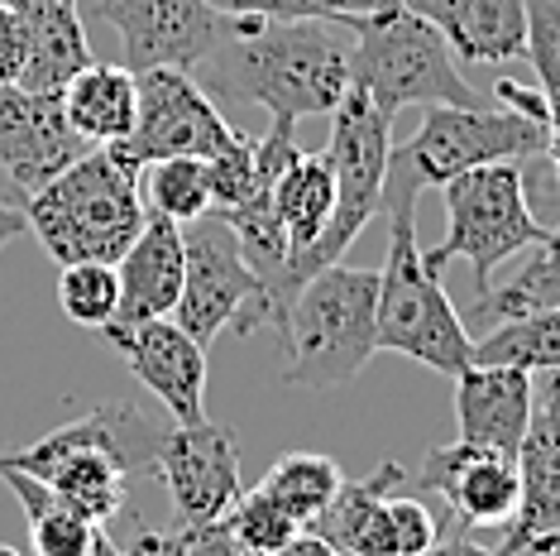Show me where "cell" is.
Masks as SVG:
<instances>
[{"mask_svg": "<svg viewBox=\"0 0 560 556\" xmlns=\"http://www.w3.org/2000/svg\"><path fill=\"white\" fill-rule=\"evenodd\" d=\"M86 154V144L68 130L58 96H34L24 86H0V169L24 197H34L44 183H54L62 169H72Z\"/></svg>", "mask_w": 560, "mask_h": 556, "instance_id": "17", "label": "cell"}, {"mask_svg": "<svg viewBox=\"0 0 560 556\" xmlns=\"http://www.w3.org/2000/svg\"><path fill=\"white\" fill-rule=\"evenodd\" d=\"M24 231H30V221H24V211H15V207H10V201H0V250H5L15 235H24Z\"/></svg>", "mask_w": 560, "mask_h": 556, "instance_id": "42", "label": "cell"}, {"mask_svg": "<svg viewBox=\"0 0 560 556\" xmlns=\"http://www.w3.org/2000/svg\"><path fill=\"white\" fill-rule=\"evenodd\" d=\"M417 197L422 193L412 187H384V207H378L388 211V259L378 269V350H398V356L455 379L475 360V340L445 293L441 269L422 259Z\"/></svg>", "mask_w": 560, "mask_h": 556, "instance_id": "4", "label": "cell"}, {"mask_svg": "<svg viewBox=\"0 0 560 556\" xmlns=\"http://www.w3.org/2000/svg\"><path fill=\"white\" fill-rule=\"evenodd\" d=\"M273 298L264 278L249 269L235 231L215 211L183 225V293H177L173 322L197 346H211L221 332L254 336L273 326Z\"/></svg>", "mask_w": 560, "mask_h": 556, "instance_id": "9", "label": "cell"}, {"mask_svg": "<svg viewBox=\"0 0 560 556\" xmlns=\"http://www.w3.org/2000/svg\"><path fill=\"white\" fill-rule=\"evenodd\" d=\"M283 384L292 389H346L378 350V269L326 264L288 302Z\"/></svg>", "mask_w": 560, "mask_h": 556, "instance_id": "5", "label": "cell"}, {"mask_svg": "<svg viewBox=\"0 0 560 556\" xmlns=\"http://www.w3.org/2000/svg\"><path fill=\"white\" fill-rule=\"evenodd\" d=\"M163 432L130 403H96L20 451H0V471L44 479L82 518L110 528L125 509V475L154 471Z\"/></svg>", "mask_w": 560, "mask_h": 556, "instance_id": "2", "label": "cell"}, {"mask_svg": "<svg viewBox=\"0 0 560 556\" xmlns=\"http://www.w3.org/2000/svg\"><path fill=\"white\" fill-rule=\"evenodd\" d=\"M96 15L120 34V62L130 72H197L231 30V15L211 0H96Z\"/></svg>", "mask_w": 560, "mask_h": 556, "instance_id": "13", "label": "cell"}, {"mask_svg": "<svg viewBox=\"0 0 560 556\" xmlns=\"http://www.w3.org/2000/svg\"><path fill=\"white\" fill-rule=\"evenodd\" d=\"M517 475H522V499L513 523L503 528V547H499L503 556H513L532 537L560 528V441L527 427V437L517 447Z\"/></svg>", "mask_w": 560, "mask_h": 556, "instance_id": "25", "label": "cell"}, {"mask_svg": "<svg viewBox=\"0 0 560 556\" xmlns=\"http://www.w3.org/2000/svg\"><path fill=\"white\" fill-rule=\"evenodd\" d=\"M144 207L159 211V217H168V221H177V225L207 217L211 211L207 159H159V163H149Z\"/></svg>", "mask_w": 560, "mask_h": 556, "instance_id": "29", "label": "cell"}, {"mask_svg": "<svg viewBox=\"0 0 560 556\" xmlns=\"http://www.w3.org/2000/svg\"><path fill=\"white\" fill-rule=\"evenodd\" d=\"M139 82V106H135V130L125 144H116L125 159L139 169L159 159H211L240 135L231 120L215 111L211 92L192 72L183 68H144L135 72Z\"/></svg>", "mask_w": 560, "mask_h": 556, "instance_id": "12", "label": "cell"}, {"mask_svg": "<svg viewBox=\"0 0 560 556\" xmlns=\"http://www.w3.org/2000/svg\"><path fill=\"white\" fill-rule=\"evenodd\" d=\"M120 556H187V533L183 528H173V533H163V528H135Z\"/></svg>", "mask_w": 560, "mask_h": 556, "instance_id": "38", "label": "cell"}, {"mask_svg": "<svg viewBox=\"0 0 560 556\" xmlns=\"http://www.w3.org/2000/svg\"><path fill=\"white\" fill-rule=\"evenodd\" d=\"M527 427L560 441V370L532 374V422Z\"/></svg>", "mask_w": 560, "mask_h": 556, "instance_id": "34", "label": "cell"}, {"mask_svg": "<svg viewBox=\"0 0 560 556\" xmlns=\"http://www.w3.org/2000/svg\"><path fill=\"white\" fill-rule=\"evenodd\" d=\"M546 308H560V225L546 231L537 255L522 264L508 283L483 288L469 317L475 322H508V317H522V312H546Z\"/></svg>", "mask_w": 560, "mask_h": 556, "instance_id": "26", "label": "cell"}, {"mask_svg": "<svg viewBox=\"0 0 560 556\" xmlns=\"http://www.w3.org/2000/svg\"><path fill=\"white\" fill-rule=\"evenodd\" d=\"M513 556H560V528H556V533H541V537H532L527 547H517Z\"/></svg>", "mask_w": 560, "mask_h": 556, "instance_id": "43", "label": "cell"}, {"mask_svg": "<svg viewBox=\"0 0 560 556\" xmlns=\"http://www.w3.org/2000/svg\"><path fill=\"white\" fill-rule=\"evenodd\" d=\"M493 106L513 111V116H527V120H541L546 125V92H532L527 82H513V78H499L489 86Z\"/></svg>", "mask_w": 560, "mask_h": 556, "instance_id": "37", "label": "cell"}, {"mask_svg": "<svg viewBox=\"0 0 560 556\" xmlns=\"http://www.w3.org/2000/svg\"><path fill=\"white\" fill-rule=\"evenodd\" d=\"M144 169L125 159L116 144L86 149L72 169L44 183L24 211L30 231L44 240L58 269L82 259L116 264L144 231Z\"/></svg>", "mask_w": 560, "mask_h": 556, "instance_id": "3", "label": "cell"}, {"mask_svg": "<svg viewBox=\"0 0 560 556\" xmlns=\"http://www.w3.org/2000/svg\"><path fill=\"white\" fill-rule=\"evenodd\" d=\"M273 211H278V221H283L288 245H292V283L302 288L298 264L316 240L326 235L330 217H336V173H330V159L326 154L292 159L273 183Z\"/></svg>", "mask_w": 560, "mask_h": 556, "instance_id": "23", "label": "cell"}, {"mask_svg": "<svg viewBox=\"0 0 560 556\" xmlns=\"http://www.w3.org/2000/svg\"><path fill=\"white\" fill-rule=\"evenodd\" d=\"M541 92H560V0H527V54Z\"/></svg>", "mask_w": 560, "mask_h": 556, "instance_id": "33", "label": "cell"}, {"mask_svg": "<svg viewBox=\"0 0 560 556\" xmlns=\"http://www.w3.org/2000/svg\"><path fill=\"white\" fill-rule=\"evenodd\" d=\"M322 154L330 159V173H336V217H330L326 235L302 255L298 264L302 283L316 269H326V264H340V255L378 217V207H384V173L393 154V120L378 116L374 101L350 86L346 101L330 111V139Z\"/></svg>", "mask_w": 560, "mask_h": 556, "instance_id": "10", "label": "cell"}, {"mask_svg": "<svg viewBox=\"0 0 560 556\" xmlns=\"http://www.w3.org/2000/svg\"><path fill=\"white\" fill-rule=\"evenodd\" d=\"M15 499L24 503V518H30V547L34 556H101V547L110 542V528L82 518L78 509H68L44 479L24 475V471H0Z\"/></svg>", "mask_w": 560, "mask_h": 556, "instance_id": "24", "label": "cell"}, {"mask_svg": "<svg viewBox=\"0 0 560 556\" xmlns=\"http://www.w3.org/2000/svg\"><path fill=\"white\" fill-rule=\"evenodd\" d=\"M101 336L120 350L130 374L168 408L177 427L207 417V346H197L173 317L106 322Z\"/></svg>", "mask_w": 560, "mask_h": 556, "instance_id": "15", "label": "cell"}, {"mask_svg": "<svg viewBox=\"0 0 560 556\" xmlns=\"http://www.w3.org/2000/svg\"><path fill=\"white\" fill-rule=\"evenodd\" d=\"M469 364H513V370H527V374L560 370V308L493 322L475 340V360Z\"/></svg>", "mask_w": 560, "mask_h": 556, "instance_id": "28", "label": "cell"}, {"mask_svg": "<svg viewBox=\"0 0 560 556\" xmlns=\"http://www.w3.org/2000/svg\"><path fill=\"white\" fill-rule=\"evenodd\" d=\"M427 556H503V552H499V547H479V542L460 537V528H455L451 537L441 533V542H436V547H431Z\"/></svg>", "mask_w": 560, "mask_h": 556, "instance_id": "41", "label": "cell"}, {"mask_svg": "<svg viewBox=\"0 0 560 556\" xmlns=\"http://www.w3.org/2000/svg\"><path fill=\"white\" fill-rule=\"evenodd\" d=\"M546 154V125L503 106H427L412 139L393 144L384 187H445L479 163H532Z\"/></svg>", "mask_w": 560, "mask_h": 556, "instance_id": "7", "label": "cell"}, {"mask_svg": "<svg viewBox=\"0 0 560 556\" xmlns=\"http://www.w3.org/2000/svg\"><path fill=\"white\" fill-rule=\"evenodd\" d=\"M192 78L207 92L254 101L273 120L330 116L350 92V48L322 20L231 15V30Z\"/></svg>", "mask_w": 560, "mask_h": 556, "instance_id": "1", "label": "cell"}, {"mask_svg": "<svg viewBox=\"0 0 560 556\" xmlns=\"http://www.w3.org/2000/svg\"><path fill=\"white\" fill-rule=\"evenodd\" d=\"M407 479L412 475L398 461L346 479L312 528L340 556H427L441 542L445 523L431 513V503L402 495Z\"/></svg>", "mask_w": 560, "mask_h": 556, "instance_id": "11", "label": "cell"}, {"mask_svg": "<svg viewBox=\"0 0 560 556\" xmlns=\"http://www.w3.org/2000/svg\"><path fill=\"white\" fill-rule=\"evenodd\" d=\"M532 422V374L513 364H469L455 374V427L460 441L517 461Z\"/></svg>", "mask_w": 560, "mask_h": 556, "instance_id": "18", "label": "cell"}, {"mask_svg": "<svg viewBox=\"0 0 560 556\" xmlns=\"http://www.w3.org/2000/svg\"><path fill=\"white\" fill-rule=\"evenodd\" d=\"M221 15H259V20H322V24H350L374 15L388 0H211Z\"/></svg>", "mask_w": 560, "mask_h": 556, "instance_id": "32", "label": "cell"}, {"mask_svg": "<svg viewBox=\"0 0 560 556\" xmlns=\"http://www.w3.org/2000/svg\"><path fill=\"white\" fill-rule=\"evenodd\" d=\"M58 308H62V317H68L72 326H92V332H101L106 322H116V312H120L116 264H96V259L62 264Z\"/></svg>", "mask_w": 560, "mask_h": 556, "instance_id": "30", "label": "cell"}, {"mask_svg": "<svg viewBox=\"0 0 560 556\" xmlns=\"http://www.w3.org/2000/svg\"><path fill=\"white\" fill-rule=\"evenodd\" d=\"M225 528H231V533L245 542L249 552L278 556L302 523H298V518H288L269 495H264V489H240V499L231 503V513H225Z\"/></svg>", "mask_w": 560, "mask_h": 556, "instance_id": "31", "label": "cell"}, {"mask_svg": "<svg viewBox=\"0 0 560 556\" xmlns=\"http://www.w3.org/2000/svg\"><path fill=\"white\" fill-rule=\"evenodd\" d=\"M154 471L177 513V528H201L231 513L240 499V447L221 422H187L163 432Z\"/></svg>", "mask_w": 560, "mask_h": 556, "instance_id": "14", "label": "cell"}, {"mask_svg": "<svg viewBox=\"0 0 560 556\" xmlns=\"http://www.w3.org/2000/svg\"><path fill=\"white\" fill-rule=\"evenodd\" d=\"M412 15L469 62H513L527 54V0H402Z\"/></svg>", "mask_w": 560, "mask_h": 556, "instance_id": "20", "label": "cell"}, {"mask_svg": "<svg viewBox=\"0 0 560 556\" xmlns=\"http://www.w3.org/2000/svg\"><path fill=\"white\" fill-rule=\"evenodd\" d=\"M422 489H431L455 528H508L522 499V475L513 456L469 447L455 437L451 447H431L422 461V475H412Z\"/></svg>", "mask_w": 560, "mask_h": 556, "instance_id": "16", "label": "cell"}, {"mask_svg": "<svg viewBox=\"0 0 560 556\" xmlns=\"http://www.w3.org/2000/svg\"><path fill=\"white\" fill-rule=\"evenodd\" d=\"M350 34V86L374 101L378 116L393 120L407 106H493L489 92H475L455 72L451 44L402 0L354 20Z\"/></svg>", "mask_w": 560, "mask_h": 556, "instance_id": "6", "label": "cell"}, {"mask_svg": "<svg viewBox=\"0 0 560 556\" xmlns=\"http://www.w3.org/2000/svg\"><path fill=\"white\" fill-rule=\"evenodd\" d=\"M24 72V20L10 0H0V86L20 82Z\"/></svg>", "mask_w": 560, "mask_h": 556, "instance_id": "35", "label": "cell"}, {"mask_svg": "<svg viewBox=\"0 0 560 556\" xmlns=\"http://www.w3.org/2000/svg\"><path fill=\"white\" fill-rule=\"evenodd\" d=\"M0 556H24L20 547H5V542H0Z\"/></svg>", "mask_w": 560, "mask_h": 556, "instance_id": "44", "label": "cell"}, {"mask_svg": "<svg viewBox=\"0 0 560 556\" xmlns=\"http://www.w3.org/2000/svg\"><path fill=\"white\" fill-rule=\"evenodd\" d=\"M278 556H340L336 547H330V542L316 533V528H298V533H292V542Z\"/></svg>", "mask_w": 560, "mask_h": 556, "instance_id": "40", "label": "cell"}, {"mask_svg": "<svg viewBox=\"0 0 560 556\" xmlns=\"http://www.w3.org/2000/svg\"><path fill=\"white\" fill-rule=\"evenodd\" d=\"M546 163H551L556 187H560V92L546 96Z\"/></svg>", "mask_w": 560, "mask_h": 556, "instance_id": "39", "label": "cell"}, {"mask_svg": "<svg viewBox=\"0 0 560 556\" xmlns=\"http://www.w3.org/2000/svg\"><path fill=\"white\" fill-rule=\"evenodd\" d=\"M183 533H187V556H259L225 528V518L201 523V528H183Z\"/></svg>", "mask_w": 560, "mask_h": 556, "instance_id": "36", "label": "cell"}, {"mask_svg": "<svg viewBox=\"0 0 560 556\" xmlns=\"http://www.w3.org/2000/svg\"><path fill=\"white\" fill-rule=\"evenodd\" d=\"M445 193V240L422 250L431 269L469 259L479 293L493 283V269L527 245H541L546 225L527 197V163H479L441 187Z\"/></svg>", "mask_w": 560, "mask_h": 556, "instance_id": "8", "label": "cell"}, {"mask_svg": "<svg viewBox=\"0 0 560 556\" xmlns=\"http://www.w3.org/2000/svg\"><path fill=\"white\" fill-rule=\"evenodd\" d=\"M24 20V72L20 82L34 96H62L78 72L92 62V39L72 0H10Z\"/></svg>", "mask_w": 560, "mask_h": 556, "instance_id": "21", "label": "cell"}, {"mask_svg": "<svg viewBox=\"0 0 560 556\" xmlns=\"http://www.w3.org/2000/svg\"><path fill=\"white\" fill-rule=\"evenodd\" d=\"M62 120L82 139L86 149L125 144L135 130V106H139V82L125 62H86V68L62 86Z\"/></svg>", "mask_w": 560, "mask_h": 556, "instance_id": "22", "label": "cell"}, {"mask_svg": "<svg viewBox=\"0 0 560 556\" xmlns=\"http://www.w3.org/2000/svg\"><path fill=\"white\" fill-rule=\"evenodd\" d=\"M346 485V471H340L322 451H288L269 465V475L259 479V489L269 495L288 518H298L302 528H312L316 518L326 513V503L336 499V489Z\"/></svg>", "mask_w": 560, "mask_h": 556, "instance_id": "27", "label": "cell"}, {"mask_svg": "<svg viewBox=\"0 0 560 556\" xmlns=\"http://www.w3.org/2000/svg\"><path fill=\"white\" fill-rule=\"evenodd\" d=\"M120 278V312L116 322H154L173 317L177 293H183V225L149 211L144 231L116 259Z\"/></svg>", "mask_w": 560, "mask_h": 556, "instance_id": "19", "label": "cell"}]
</instances>
